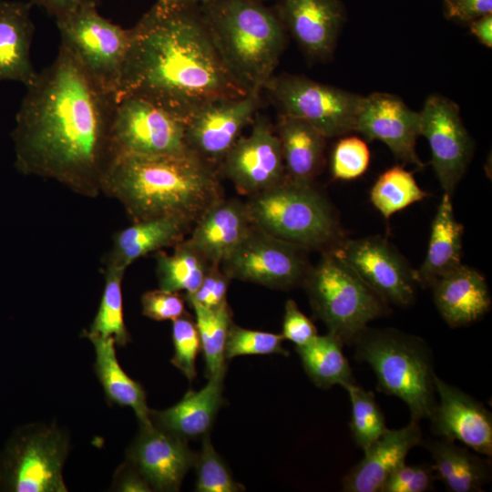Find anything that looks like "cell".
I'll list each match as a JSON object with an SVG mask.
<instances>
[{"instance_id":"21","label":"cell","mask_w":492,"mask_h":492,"mask_svg":"<svg viewBox=\"0 0 492 492\" xmlns=\"http://www.w3.org/2000/svg\"><path fill=\"white\" fill-rule=\"evenodd\" d=\"M423 440L419 422L386 429L364 452V458L343 479L344 492H381L390 475L405 463L410 450Z\"/></svg>"},{"instance_id":"49","label":"cell","mask_w":492,"mask_h":492,"mask_svg":"<svg viewBox=\"0 0 492 492\" xmlns=\"http://www.w3.org/2000/svg\"><path fill=\"white\" fill-rule=\"evenodd\" d=\"M158 1L166 5L178 6V7L196 8V7H200L208 0H158Z\"/></svg>"},{"instance_id":"45","label":"cell","mask_w":492,"mask_h":492,"mask_svg":"<svg viewBox=\"0 0 492 492\" xmlns=\"http://www.w3.org/2000/svg\"><path fill=\"white\" fill-rule=\"evenodd\" d=\"M448 17L471 22L482 15L492 14V0H444Z\"/></svg>"},{"instance_id":"19","label":"cell","mask_w":492,"mask_h":492,"mask_svg":"<svg viewBox=\"0 0 492 492\" xmlns=\"http://www.w3.org/2000/svg\"><path fill=\"white\" fill-rule=\"evenodd\" d=\"M197 453L188 440L159 429L153 424L140 430L127 451L128 460L152 490L178 491Z\"/></svg>"},{"instance_id":"27","label":"cell","mask_w":492,"mask_h":492,"mask_svg":"<svg viewBox=\"0 0 492 492\" xmlns=\"http://www.w3.org/2000/svg\"><path fill=\"white\" fill-rule=\"evenodd\" d=\"M275 131L286 177L313 182L323 166L327 138L308 122L284 114L279 115Z\"/></svg>"},{"instance_id":"43","label":"cell","mask_w":492,"mask_h":492,"mask_svg":"<svg viewBox=\"0 0 492 492\" xmlns=\"http://www.w3.org/2000/svg\"><path fill=\"white\" fill-rule=\"evenodd\" d=\"M231 281L220 266H210L197 291L192 294L184 295V299L195 301L210 309L220 307L227 302Z\"/></svg>"},{"instance_id":"50","label":"cell","mask_w":492,"mask_h":492,"mask_svg":"<svg viewBox=\"0 0 492 492\" xmlns=\"http://www.w3.org/2000/svg\"><path fill=\"white\" fill-rule=\"evenodd\" d=\"M260 1H264V0H260Z\"/></svg>"},{"instance_id":"46","label":"cell","mask_w":492,"mask_h":492,"mask_svg":"<svg viewBox=\"0 0 492 492\" xmlns=\"http://www.w3.org/2000/svg\"><path fill=\"white\" fill-rule=\"evenodd\" d=\"M113 488L122 492H149L152 488L128 460L123 463L116 471Z\"/></svg>"},{"instance_id":"9","label":"cell","mask_w":492,"mask_h":492,"mask_svg":"<svg viewBox=\"0 0 492 492\" xmlns=\"http://www.w3.org/2000/svg\"><path fill=\"white\" fill-rule=\"evenodd\" d=\"M68 437L56 425L18 429L0 454V490L65 492L63 466Z\"/></svg>"},{"instance_id":"12","label":"cell","mask_w":492,"mask_h":492,"mask_svg":"<svg viewBox=\"0 0 492 492\" xmlns=\"http://www.w3.org/2000/svg\"><path fill=\"white\" fill-rule=\"evenodd\" d=\"M185 121L168 110L138 97L116 100L112 144L118 155H170L188 151Z\"/></svg>"},{"instance_id":"10","label":"cell","mask_w":492,"mask_h":492,"mask_svg":"<svg viewBox=\"0 0 492 492\" xmlns=\"http://www.w3.org/2000/svg\"><path fill=\"white\" fill-rule=\"evenodd\" d=\"M263 90L280 109L313 126L326 138L355 129L362 96L304 76L273 75Z\"/></svg>"},{"instance_id":"39","label":"cell","mask_w":492,"mask_h":492,"mask_svg":"<svg viewBox=\"0 0 492 492\" xmlns=\"http://www.w3.org/2000/svg\"><path fill=\"white\" fill-rule=\"evenodd\" d=\"M172 342L174 354L171 364L189 381L196 378V360L201 349L195 320L187 313L172 321Z\"/></svg>"},{"instance_id":"4","label":"cell","mask_w":492,"mask_h":492,"mask_svg":"<svg viewBox=\"0 0 492 492\" xmlns=\"http://www.w3.org/2000/svg\"><path fill=\"white\" fill-rule=\"evenodd\" d=\"M199 9L227 67L250 93L260 95L285 46L277 13L260 0H208Z\"/></svg>"},{"instance_id":"22","label":"cell","mask_w":492,"mask_h":492,"mask_svg":"<svg viewBox=\"0 0 492 492\" xmlns=\"http://www.w3.org/2000/svg\"><path fill=\"white\" fill-rule=\"evenodd\" d=\"M252 226L245 202L222 198L197 220L185 240L210 265L220 266Z\"/></svg>"},{"instance_id":"30","label":"cell","mask_w":492,"mask_h":492,"mask_svg":"<svg viewBox=\"0 0 492 492\" xmlns=\"http://www.w3.org/2000/svg\"><path fill=\"white\" fill-rule=\"evenodd\" d=\"M83 333L94 346L95 371L103 386L107 401L120 406L131 407L140 425H151L146 392L142 385L130 378L118 364L114 338L91 333L86 330Z\"/></svg>"},{"instance_id":"48","label":"cell","mask_w":492,"mask_h":492,"mask_svg":"<svg viewBox=\"0 0 492 492\" xmlns=\"http://www.w3.org/2000/svg\"><path fill=\"white\" fill-rule=\"evenodd\" d=\"M470 32L484 46L492 47V14L477 17L471 22Z\"/></svg>"},{"instance_id":"17","label":"cell","mask_w":492,"mask_h":492,"mask_svg":"<svg viewBox=\"0 0 492 492\" xmlns=\"http://www.w3.org/2000/svg\"><path fill=\"white\" fill-rule=\"evenodd\" d=\"M354 131L370 141L383 142L402 162L424 168L415 149L420 136L419 112L411 109L399 97L384 92L364 97Z\"/></svg>"},{"instance_id":"11","label":"cell","mask_w":492,"mask_h":492,"mask_svg":"<svg viewBox=\"0 0 492 492\" xmlns=\"http://www.w3.org/2000/svg\"><path fill=\"white\" fill-rule=\"evenodd\" d=\"M305 251L253 225L220 268L231 280L289 290L302 283L310 268Z\"/></svg>"},{"instance_id":"28","label":"cell","mask_w":492,"mask_h":492,"mask_svg":"<svg viewBox=\"0 0 492 492\" xmlns=\"http://www.w3.org/2000/svg\"><path fill=\"white\" fill-rule=\"evenodd\" d=\"M429 452L437 479L451 492H480L490 481L491 465L488 459L470 452L456 441L443 438L422 440Z\"/></svg>"},{"instance_id":"20","label":"cell","mask_w":492,"mask_h":492,"mask_svg":"<svg viewBox=\"0 0 492 492\" xmlns=\"http://www.w3.org/2000/svg\"><path fill=\"white\" fill-rule=\"evenodd\" d=\"M276 13L309 57L332 56L344 20L340 0H280Z\"/></svg>"},{"instance_id":"26","label":"cell","mask_w":492,"mask_h":492,"mask_svg":"<svg viewBox=\"0 0 492 492\" xmlns=\"http://www.w3.org/2000/svg\"><path fill=\"white\" fill-rule=\"evenodd\" d=\"M192 225L177 218H157L133 222L117 231L105 264L127 270L138 258L167 247H174L187 238Z\"/></svg>"},{"instance_id":"15","label":"cell","mask_w":492,"mask_h":492,"mask_svg":"<svg viewBox=\"0 0 492 492\" xmlns=\"http://www.w3.org/2000/svg\"><path fill=\"white\" fill-rule=\"evenodd\" d=\"M259 106L260 95L255 94L205 104L185 120L186 149L218 169Z\"/></svg>"},{"instance_id":"34","label":"cell","mask_w":492,"mask_h":492,"mask_svg":"<svg viewBox=\"0 0 492 492\" xmlns=\"http://www.w3.org/2000/svg\"><path fill=\"white\" fill-rule=\"evenodd\" d=\"M426 196L428 194L419 187L414 175L401 166L383 172L370 192L372 204L384 219Z\"/></svg>"},{"instance_id":"3","label":"cell","mask_w":492,"mask_h":492,"mask_svg":"<svg viewBox=\"0 0 492 492\" xmlns=\"http://www.w3.org/2000/svg\"><path fill=\"white\" fill-rule=\"evenodd\" d=\"M101 192L117 200L132 222L177 218L192 226L224 198L218 169L190 151L118 155Z\"/></svg>"},{"instance_id":"42","label":"cell","mask_w":492,"mask_h":492,"mask_svg":"<svg viewBox=\"0 0 492 492\" xmlns=\"http://www.w3.org/2000/svg\"><path fill=\"white\" fill-rule=\"evenodd\" d=\"M142 314L151 320L174 321L185 312V299L179 292L162 289L151 290L141 296Z\"/></svg>"},{"instance_id":"16","label":"cell","mask_w":492,"mask_h":492,"mask_svg":"<svg viewBox=\"0 0 492 492\" xmlns=\"http://www.w3.org/2000/svg\"><path fill=\"white\" fill-rule=\"evenodd\" d=\"M251 125L250 134L238 138L218 168L240 193L249 197L278 184L286 176L275 128L259 112Z\"/></svg>"},{"instance_id":"31","label":"cell","mask_w":492,"mask_h":492,"mask_svg":"<svg viewBox=\"0 0 492 492\" xmlns=\"http://www.w3.org/2000/svg\"><path fill=\"white\" fill-rule=\"evenodd\" d=\"M343 346L340 339L327 333L295 347L305 373L317 387L328 389L335 384L344 387L355 382Z\"/></svg>"},{"instance_id":"18","label":"cell","mask_w":492,"mask_h":492,"mask_svg":"<svg viewBox=\"0 0 492 492\" xmlns=\"http://www.w3.org/2000/svg\"><path fill=\"white\" fill-rule=\"evenodd\" d=\"M436 405L428 417L436 436L459 441L486 456H492V415L483 404L455 385L435 377Z\"/></svg>"},{"instance_id":"29","label":"cell","mask_w":492,"mask_h":492,"mask_svg":"<svg viewBox=\"0 0 492 492\" xmlns=\"http://www.w3.org/2000/svg\"><path fill=\"white\" fill-rule=\"evenodd\" d=\"M463 232L462 224L455 217L451 195L444 192L432 222L425 258L415 270L419 285L429 287L462 264Z\"/></svg>"},{"instance_id":"47","label":"cell","mask_w":492,"mask_h":492,"mask_svg":"<svg viewBox=\"0 0 492 492\" xmlns=\"http://www.w3.org/2000/svg\"><path fill=\"white\" fill-rule=\"evenodd\" d=\"M99 0H30L45 9L55 19H60L80 8L97 6Z\"/></svg>"},{"instance_id":"38","label":"cell","mask_w":492,"mask_h":492,"mask_svg":"<svg viewBox=\"0 0 492 492\" xmlns=\"http://www.w3.org/2000/svg\"><path fill=\"white\" fill-rule=\"evenodd\" d=\"M283 336L279 333L250 330L232 323L225 345V358L256 354H282L289 352L283 348Z\"/></svg>"},{"instance_id":"23","label":"cell","mask_w":492,"mask_h":492,"mask_svg":"<svg viewBox=\"0 0 492 492\" xmlns=\"http://www.w3.org/2000/svg\"><path fill=\"white\" fill-rule=\"evenodd\" d=\"M227 366L209 377L208 383L200 390H189L173 406L161 411L150 409L149 418L153 425L186 440L209 435L224 404Z\"/></svg>"},{"instance_id":"7","label":"cell","mask_w":492,"mask_h":492,"mask_svg":"<svg viewBox=\"0 0 492 492\" xmlns=\"http://www.w3.org/2000/svg\"><path fill=\"white\" fill-rule=\"evenodd\" d=\"M314 315L343 344L373 320L386 315L388 304L332 249L309 268L302 283Z\"/></svg>"},{"instance_id":"6","label":"cell","mask_w":492,"mask_h":492,"mask_svg":"<svg viewBox=\"0 0 492 492\" xmlns=\"http://www.w3.org/2000/svg\"><path fill=\"white\" fill-rule=\"evenodd\" d=\"M252 224L305 250H328L340 241L335 212L313 182L285 178L245 201Z\"/></svg>"},{"instance_id":"1","label":"cell","mask_w":492,"mask_h":492,"mask_svg":"<svg viewBox=\"0 0 492 492\" xmlns=\"http://www.w3.org/2000/svg\"><path fill=\"white\" fill-rule=\"evenodd\" d=\"M26 87L11 133L16 169L98 196L115 159L116 96L97 87L61 46Z\"/></svg>"},{"instance_id":"35","label":"cell","mask_w":492,"mask_h":492,"mask_svg":"<svg viewBox=\"0 0 492 492\" xmlns=\"http://www.w3.org/2000/svg\"><path fill=\"white\" fill-rule=\"evenodd\" d=\"M126 269L105 264V286L97 313L88 331L104 337L114 338L124 346L130 341L123 316L122 280Z\"/></svg>"},{"instance_id":"5","label":"cell","mask_w":492,"mask_h":492,"mask_svg":"<svg viewBox=\"0 0 492 492\" xmlns=\"http://www.w3.org/2000/svg\"><path fill=\"white\" fill-rule=\"evenodd\" d=\"M352 344L355 358L373 369L378 390L405 402L411 420L430 416L436 403V374L424 339L395 328L366 326Z\"/></svg>"},{"instance_id":"41","label":"cell","mask_w":492,"mask_h":492,"mask_svg":"<svg viewBox=\"0 0 492 492\" xmlns=\"http://www.w3.org/2000/svg\"><path fill=\"white\" fill-rule=\"evenodd\" d=\"M437 479L432 465H406L395 469L385 481L381 492H425L433 490Z\"/></svg>"},{"instance_id":"8","label":"cell","mask_w":492,"mask_h":492,"mask_svg":"<svg viewBox=\"0 0 492 492\" xmlns=\"http://www.w3.org/2000/svg\"><path fill=\"white\" fill-rule=\"evenodd\" d=\"M56 22L60 46L97 87L116 96L131 42V28L110 22L97 6L80 8Z\"/></svg>"},{"instance_id":"33","label":"cell","mask_w":492,"mask_h":492,"mask_svg":"<svg viewBox=\"0 0 492 492\" xmlns=\"http://www.w3.org/2000/svg\"><path fill=\"white\" fill-rule=\"evenodd\" d=\"M193 309L198 328L200 347L205 360L207 378L227 365L225 345L228 333L232 324V311L228 302L210 309L195 301H186Z\"/></svg>"},{"instance_id":"36","label":"cell","mask_w":492,"mask_h":492,"mask_svg":"<svg viewBox=\"0 0 492 492\" xmlns=\"http://www.w3.org/2000/svg\"><path fill=\"white\" fill-rule=\"evenodd\" d=\"M351 402V434L357 446L364 451L386 429L384 414L373 392L350 383L343 387Z\"/></svg>"},{"instance_id":"13","label":"cell","mask_w":492,"mask_h":492,"mask_svg":"<svg viewBox=\"0 0 492 492\" xmlns=\"http://www.w3.org/2000/svg\"><path fill=\"white\" fill-rule=\"evenodd\" d=\"M420 136L426 138L431 164L445 193L452 196L473 156V140L457 104L441 95L429 96L419 111Z\"/></svg>"},{"instance_id":"25","label":"cell","mask_w":492,"mask_h":492,"mask_svg":"<svg viewBox=\"0 0 492 492\" xmlns=\"http://www.w3.org/2000/svg\"><path fill=\"white\" fill-rule=\"evenodd\" d=\"M32 5L30 1L0 0V81H18L26 87L36 77L30 58L35 31Z\"/></svg>"},{"instance_id":"44","label":"cell","mask_w":492,"mask_h":492,"mask_svg":"<svg viewBox=\"0 0 492 492\" xmlns=\"http://www.w3.org/2000/svg\"><path fill=\"white\" fill-rule=\"evenodd\" d=\"M317 329L298 307L297 303L289 299L285 302L282 335L296 346L309 343L317 335Z\"/></svg>"},{"instance_id":"40","label":"cell","mask_w":492,"mask_h":492,"mask_svg":"<svg viewBox=\"0 0 492 492\" xmlns=\"http://www.w3.org/2000/svg\"><path fill=\"white\" fill-rule=\"evenodd\" d=\"M370 162L366 143L357 137H345L335 145L331 161L332 175L336 179L351 180L364 174Z\"/></svg>"},{"instance_id":"2","label":"cell","mask_w":492,"mask_h":492,"mask_svg":"<svg viewBox=\"0 0 492 492\" xmlns=\"http://www.w3.org/2000/svg\"><path fill=\"white\" fill-rule=\"evenodd\" d=\"M249 94L220 56L199 7L157 1L131 28L116 100L138 97L185 121L209 102Z\"/></svg>"},{"instance_id":"24","label":"cell","mask_w":492,"mask_h":492,"mask_svg":"<svg viewBox=\"0 0 492 492\" xmlns=\"http://www.w3.org/2000/svg\"><path fill=\"white\" fill-rule=\"evenodd\" d=\"M429 287L436 309L452 328L477 321L491 307L485 278L475 269L463 264L436 279Z\"/></svg>"},{"instance_id":"37","label":"cell","mask_w":492,"mask_h":492,"mask_svg":"<svg viewBox=\"0 0 492 492\" xmlns=\"http://www.w3.org/2000/svg\"><path fill=\"white\" fill-rule=\"evenodd\" d=\"M196 468L197 492H241L246 488L237 482L224 459L214 449L210 435L202 437V446L197 453Z\"/></svg>"},{"instance_id":"14","label":"cell","mask_w":492,"mask_h":492,"mask_svg":"<svg viewBox=\"0 0 492 492\" xmlns=\"http://www.w3.org/2000/svg\"><path fill=\"white\" fill-rule=\"evenodd\" d=\"M331 249L387 303L408 306L414 302L416 271L384 239L340 241Z\"/></svg>"},{"instance_id":"32","label":"cell","mask_w":492,"mask_h":492,"mask_svg":"<svg viewBox=\"0 0 492 492\" xmlns=\"http://www.w3.org/2000/svg\"><path fill=\"white\" fill-rule=\"evenodd\" d=\"M167 254L161 251L156 254V274L162 290L194 293L200 285L210 265L186 240L173 247Z\"/></svg>"}]
</instances>
